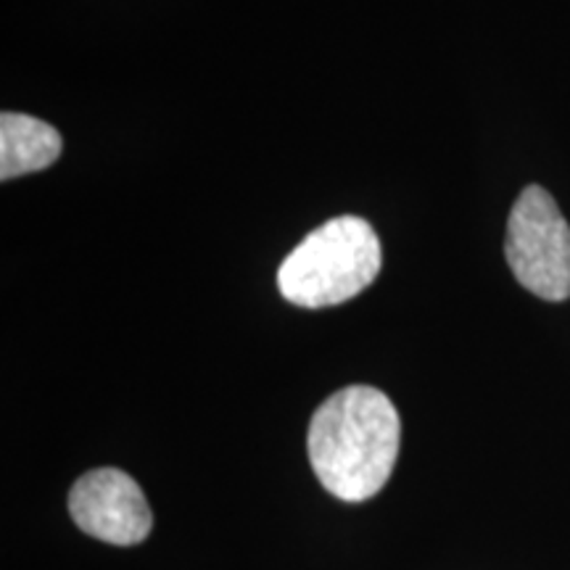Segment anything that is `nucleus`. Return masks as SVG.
Returning a JSON list of instances; mask_svg holds the SVG:
<instances>
[{
  "label": "nucleus",
  "mask_w": 570,
  "mask_h": 570,
  "mask_svg": "<svg viewBox=\"0 0 570 570\" xmlns=\"http://www.w3.org/2000/svg\"><path fill=\"white\" fill-rule=\"evenodd\" d=\"M504 254L512 275L531 294L547 302L570 296V225L539 185H529L512 206Z\"/></svg>",
  "instance_id": "3"
},
{
  "label": "nucleus",
  "mask_w": 570,
  "mask_h": 570,
  "mask_svg": "<svg viewBox=\"0 0 570 570\" xmlns=\"http://www.w3.org/2000/svg\"><path fill=\"white\" fill-rule=\"evenodd\" d=\"M61 156L56 127L27 114L6 111L0 117V180L40 173Z\"/></svg>",
  "instance_id": "5"
},
{
  "label": "nucleus",
  "mask_w": 570,
  "mask_h": 570,
  "mask_svg": "<svg viewBox=\"0 0 570 570\" xmlns=\"http://www.w3.org/2000/svg\"><path fill=\"white\" fill-rule=\"evenodd\" d=\"M402 423L391 399L370 386H348L320 404L309 423V462L325 491L365 502L386 487L396 465Z\"/></svg>",
  "instance_id": "1"
},
{
  "label": "nucleus",
  "mask_w": 570,
  "mask_h": 570,
  "mask_svg": "<svg viewBox=\"0 0 570 570\" xmlns=\"http://www.w3.org/2000/svg\"><path fill=\"white\" fill-rule=\"evenodd\" d=\"M381 240L362 217H336L320 225L283 259L277 288L306 309L344 304L381 273Z\"/></svg>",
  "instance_id": "2"
},
{
  "label": "nucleus",
  "mask_w": 570,
  "mask_h": 570,
  "mask_svg": "<svg viewBox=\"0 0 570 570\" xmlns=\"http://www.w3.org/2000/svg\"><path fill=\"white\" fill-rule=\"evenodd\" d=\"M69 515L88 537L117 547L140 544L154 525L142 489L117 468L85 473L69 491Z\"/></svg>",
  "instance_id": "4"
}]
</instances>
